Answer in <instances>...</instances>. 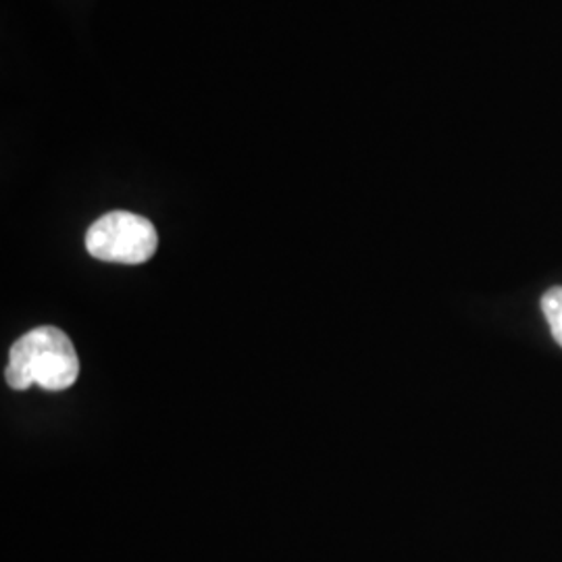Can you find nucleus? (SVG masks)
Segmentation results:
<instances>
[{
  "label": "nucleus",
  "mask_w": 562,
  "mask_h": 562,
  "mask_svg": "<svg viewBox=\"0 0 562 562\" xmlns=\"http://www.w3.org/2000/svg\"><path fill=\"white\" fill-rule=\"evenodd\" d=\"M4 378L20 392L32 385L46 392H60L78 382L80 359L65 331L42 325L13 344Z\"/></svg>",
  "instance_id": "nucleus-1"
},
{
  "label": "nucleus",
  "mask_w": 562,
  "mask_h": 562,
  "mask_svg": "<svg viewBox=\"0 0 562 562\" xmlns=\"http://www.w3.org/2000/svg\"><path fill=\"white\" fill-rule=\"evenodd\" d=\"M159 234L146 217L113 211L92 223L86 234V250L99 261L142 265L153 259Z\"/></svg>",
  "instance_id": "nucleus-2"
},
{
  "label": "nucleus",
  "mask_w": 562,
  "mask_h": 562,
  "mask_svg": "<svg viewBox=\"0 0 562 562\" xmlns=\"http://www.w3.org/2000/svg\"><path fill=\"white\" fill-rule=\"evenodd\" d=\"M542 311L554 340L562 346V285L550 288L542 299Z\"/></svg>",
  "instance_id": "nucleus-3"
}]
</instances>
